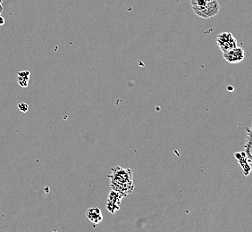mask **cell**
Here are the masks:
<instances>
[{
	"instance_id": "obj_6",
	"label": "cell",
	"mask_w": 252,
	"mask_h": 232,
	"mask_svg": "<svg viewBox=\"0 0 252 232\" xmlns=\"http://www.w3.org/2000/svg\"><path fill=\"white\" fill-rule=\"evenodd\" d=\"M86 216H87L89 221L93 224H99L103 219L101 210L98 207H92V208L88 209L86 213Z\"/></svg>"
},
{
	"instance_id": "obj_15",
	"label": "cell",
	"mask_w": 252,
	"mask_h": 232,
	"mask_svg": "<svg viewBox=\"0 0 252 232\" xmlns=\"http://www.w3.org/2000/svg\"><path fill=\"white\" fill-rule=\"evenodd\" d=\"M227 89H229V90H234V88H233V87H230V86H228Z\"/></svg>"
},
{
	"instance_id": "obj_16",
	"label": "cell",
	"mask_w": 252,
	"mask_h": 232,
	"mask_svg": "<svg viewBox=\"0 0 252 232\" xmlns=\"http://www.w3.org/2000/svg\"><path fill=\"white\" fill-rule=\"evenodd\" d=\"M248 129H249V130H250V132H251V133H252V126L251 128H248Z\"/></svg>"
},
{
	"instance_id": "obj_17",
	"label": "cell",
	"mask_w": 252,
	"mask_h": 232,
	"mask_svg": "<svg viewBox=\"0 0 252 232\" xmlns=\"http://www.w3.org/2000/svg\"><path fill=\"white\" fill-rule=\"evenodd\" d=\"M57 232V231H53V232Z\"/></svg>"
},
{
	"instance_id": "obj_4",
	"label": "cell",
	"mask_w": 252,
	"mask_h": 232,
	"mask_svg": "<svg viewBox=\"0 0 252 232\" xmlns=\"http://www.w3.org/2000/svg\"><path fill=\"white\" fill-rule=\"evenodd\" d=\"M224 58L229 64H239L244 59V50L241 48H235L234 50L223 53Z\"/></svg>"
},
{
	"instance_id": "obj_11",
	"label": "cell",
	"mask_w": 252,
	"mask_h": 232,
	"mask_svg": "<svg viewBox=\"0 0 252 232\" xmlns=\"http://www.w3.org/2000/svg\"><path fill=\"white\" fill-rule=\"evenodd\" d=\"M234 156H235L236 159L238 160L239 163H241V162H244V161L247 160L246 154L244 153V151L243 152H237L234 154Z\"/></svg>"
},
{
	"instance_id": "obj_7",
	"label": "cell",
	"mask_w": 252,
	"mask_h": 232,
	"mask_svg": "<svg viewBox=\"0 0 252 232\" xmlns=\"http://www.w3.org/2000/svg\"><path fill=\"white\" fill-rule=\"evenodd\" d=\"M244 153L246 154L247 160L252 165V134L247 128V139L244 145Z\"/></svg>"
},
{
	"instance_id": "obj_9",
	"label": "cell",
	"mask_w": 252,
	"mask_h": 232,
	"mask_svg": "<svg viewBox=\"0 0 252 232\" xmlns=\"http://www.w3.org/2000/svg\"><path fill=\"white\" fill-rule=\"evenodd\" d=\"M241 165V169L242 171L244 173L245 176H248L251 172H252V167H251V164L248 162V161H244V162H241L240 163Z\"/></svg>"
},
{
	"instance_id": "obj_12",
	"label": "cell",
	"mask_w": 252,
	"mask_h": 232,
	"mask_svg": "<svg viewBox=\"0 0 252 232\" xmlns=\"http://www.w3.org/2000/svg\"><path fill=\"white\" fill-rule=\"evenodd\" d=\"M18 108H19V110L22 112V113H26L28 109H29V105H28L27 104H25V103H20V104L18 105Z\"/></svg>"
},
{
	"instance_id": "obj_1",
	"label": "cell",
	"mask_w": 252,
	"mask_h": 232,
	"mask_svg": "<svg viewBox=\"0 0 252 232\" xmlns=\"http://www.w3.org/2000/svg\"><path fill=\"white\" fill-rule=\"evenodd\" d=\"M110 179L111 190L120 194L125 198L134 190V183L131 169H125L120 166H115L111 170Z\"/></svg>"
},
{
	"instance_id": "obj_13",
	"label": "cell",
	"mask_w": 252,
	"mask_h": 232,
	"mask_svg": "<svg viewBox=\"0 0 252 232\" xmlns=\"http://www.w3.org/2000/svg\"><path fill=\"white\" fill-rule=\"evenodd\" d=\"M4 24H5V18L0 16V26H2Z\"/></svg>"
},
{
	"instance_id": "obj_5",
	"label": "cell",
	"mask_w": 252,
	"mask_h": 232,
	"mask_svg": "<svg viewBox=\"0 0 252 232\" xmlns=\"http://www.w3.org/2000/svg\"><path fill=\"white\" fill-rule=\"evenodd\" d=\"M123 199V196L120 194L115 192L114 190L110 191L107 208L111 214H115L116 211L120 209L121 199Z\"/></svg>"
},
{
	"instance_id": "obj_10",
	"label": "cell",
	"mask_w": 252,
	"mask_h": 232,
	"mask_svg": "<svg viewBox=\"0 0 252 232\" xmlns=\"http://www.w3.org/2000/svg\"><path fill=\"white\" fill-rule=\"evenodd\" d=\"M212 1H214V0H191V5H192V7L206 6L207 4L212 2Z\"/></svg>"
},
{
	"instance_id": "obj_2",
	"label": "cell",
	"mask_w": 252,
	"mask_h": 232,
	"mask_svg": "<svg viewBox=\"0 0 252 232\" xmlns=\"http://www.w3.org/2000/svg\"><path fill=\"white\" fill-rule=\"evenodd\" d=\"M192 9L198 17L204 19H209L216 17L219 13L220 5L217 0H214L207 4L206 6H194L192 7Z\"/></svg>"
},
{
	"instance_id": "obj_3",
	"label": "cell",
	"mask_w": 252,
	"mask_h": 232,
	"mask_svg": "<svg viewBox=\"0 0 252 232\" xmlns=\"http://www.w3.org/2000/svg\"><path fill=\"white\" fill-rule=\"evenodd\" d=\"M216 42L220 50L223 51V53L237 48V40L230 33H223L219 34L216 38Z\"/></svg>"
},
{
	"instance_id": "obj_8",
	"label": "cell",
	"mask_w": 252,
	"mask_h": 232,
	"mask_svg": "<svg viewBox=\"0 0 252 232\" xmlns=\"http://www.w3.org/2000/svg\"><path fill=\"white\" fill-rule=\"evenodd\" d=\"M29 78H30V72L28 71H24V72H19L18 73V83H20L22 81V84L21 87L22 88H26L28 86V83H29Z\"/></svg>"
},
{
	"instance_id": "obj_14",
	"label": "cell",
	"mask_w": 252,
	"mask_h": 232,
	"mask_svg": "<svg viewBox=\"0 0 252 232\" xmlns=\"http://www.w3.org/2000/svg\"><path fill=\"white\" fill-rule=\"evenodd\" d=\"M3 11V8H2V5H1V0H0V14Z\"/></svg>"
}]
</instances>
